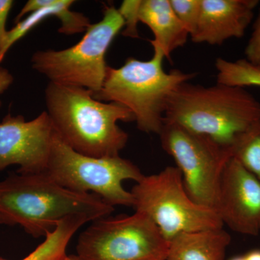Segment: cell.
Here are the masks:
<instances>
[{"label": "cell", "instance_id": "cell-1", "mask_svg": "<svg viewBox=\"0 0 260 260\" xmlns=\"http://www.w3.org/2000/svg\"><path fill=\"white\" fill-rule=\"evenodd\" d=\"M114 210L100 197L67 189L44 172L17 173L0 181V223L20 225L35 238L46 237L70 217L93 222Z\"/></svg>", "mask_w": 260, "mask_h": 260}, {"label": "cell", "instance_id": "cell-2", "mask_svg": "<svg viewBox=\"0 0 260 260\" xmlns=\"http://www.w3.org/2000/svg\"><path fill=\"white\" fill-rule=\"evenodd\" d=\"M88 89L49 82L45 89L48 115L65 144L88 156L119 155L129 135L119 121H135L129 109L94 99Z\"/></svg>", "mask_w": 260, "mask_h": 260}, {"label": "cell", "instance_id": "cell-3", "mask_svg": "<svg viewBox=\"0 0 260 260\" xmlns=\"http://www.w3.org/2000/svg\"><path fill=\"white\" fill-rule=\"evenodd\" d=\"M260 119V103L244 88L181 84L171 97L164 123L205 135L230 148L241 133Z\"/></svg>", "mask_w": 260, "mask_h": 260}, {"label": "cell", "instance_id": "cell-4", "mask_svg": "<svg viewBox=\"0 0 260 260\" xmlns=\"http://www.w3.org/2000/svg\"><path fill=\"white\" fill-rule=\"evenodd\" d=\"M153 51L149 60L129 57L120 68L108 66L102 88L93 96L100 102L120 104L133 113L138 129L159 135L171 97L181 84L198 74L179 70L167 73L162 66L165 56Z\"/></svg>", "mask_w": 260, "mask_h": 260}, {"label": "cell", "instance_id": "cell-5", "mask_svg": "<svg viewBox=\"0 0 260 260\" xmlns=\"http://www.w3.org/2000/svg\"><path fill=\"white\" fill-rule=\"evenodd\" d=\"M124 26L119 10L107 7L102 20L90 24L78 44L62 50L34 53L32 68L51 83L81 87L96 93L107 75V50Z\"/></svg>", "mask_w": 260, "mask_h": 260}, {"label": "cell", "instance_id": "cell-6", "mask_svg": "<svg viewBox=\"0 0 260 260\" xmlns=\"http://www.w3.org/2000/svg\"><path fill=\"white\" fill-rule=\"evenodd\" d=\"M131 193L135 211L151 219L168 242L182 234L223 229L216 210L191 199L177 167L144 176Z\"/></svg>", "mask_w": 260, "mask_h": 260}, {"label": "cell", "instance_id": "cell-7", "mask_svg": "<svg viewBox=\"0 0 260 260\" xmlns=\"http://www.w3.org/2000/svg\"><path fill=\"white\" fill-rule=\"evenodd\" d=\"M44 173L67 189L92 193L113 207L133 208L134 198L124 189L123 181L138 183L144 177L139 168L120 155L95 158L75 151L56 131Z\"/></svg>", "mask_w": 260, "mask_h": 260}, {"label": "cell", "instance_id": "cell-8", "mask_svg": "<svg viewBox=\"0 0 260 260\" xmlns=\"http://www.w3.org/2000/svg\"><path fill=\"white\" fill-rule=\"evenodd\" d=\"M169 242L144 213L104 217L80 234L79 260H167Z\"/></svg>", "mask_w": 260, "mask_h": 260}, {"label": "cell", "instance_id": "cell-9", "mask_svg": "<svg viewBox=\"0 0 260 260\" xmlns=\"http://www.w3.org/2000/svg\"><path fill=\"white\" fill-rule=\"evenodd\" d=\"M158 135L162 148L175 160L191 199L215 210L222 175L232 158L230 148L169 123H164Z\"/></svg>", "mask_w": 260, "mask_h": 260}, {"label": "cell", "instance_id": "cell-10", "mask_svg": "<svg viewBox=\"0 0 260 260\" xmlns=\"http://www.w3.org/2000/svg\"><path fill=\"white\" fill-rule=\"evenodd\" d=\"M54 132L47 112L28 121L7 114L0 123V172L13 165L18 174L45 172Z\"/></svg>", "mask_w": 260, "mask_h": 260}, {"label": "cell", "instance_id": "cell-11", "mask_svg": "<svg viewBox=\"0 0 260 260\" xmlns=\"http://www.w3.org/2000/svg\"><path fill=\"white\" fill-rule=\"evenodd\" d=\"M223 225L248 236L260 233V180L232 158L224 169L215 208Z\"/></svg>", "mask_w": 260, "mask_h": 260}, {"label": "cell", "instance_id": "cell-12", "mask_svg": "<svg viewBox=\"0 0 260 260\" xmlns=\"http://www.w3.org/2000/svg\"><path fill=\"white\" fill-rule=\"evenodd\" d=\"M258 0H201L198 25L191 35L196 44L221 45L244 37L254 18Z\"/></svg>", "mask_w": 260, "mask_h": 260}, {"label": "cell", "instance_id": "cell-13", "mask_svg": "<svg viewBox=\"0 0 260 260\" xmlns=\"http://www.w3.org/2000/svg\"><path fill=\"white\" fill-rule=\"evenodd\" d=\"M73 0H29L15 19V27L8 30L0 51V62L15 43L49 17H56L61 22L59 32L73 35L86 31L90 20L85 15L72 11Z\"/></svg>", "mask_w": 260, "mask_h": 260}, {"label": "cell", "instance_id": "cell-14", "mask_svg": "<svg viewBox=\"0 0 260 260\" xmlns=\"http://www.w3.org/2000/svg\"><path fill=\"white\" fill-rule=\"evenodd\" d=\"M139 18L153 32L154 39L150 42L153 49L161 51L165 58L185 45L190 37L174 13L170 0H142Z\"/></svg>", "mask_w": 260, "mask_h": 260}, {"label": "cell", "instance_id": "cell-15", "mask_svg": "<svg viewBox=\"0 0 260 260\" xmlns=\"http://www.w3.org/2000/svg\"><path fill=\"white\" fill-rule=\"evenodd\" d=\"M231 242L223 229L180 234L169 242L167 260H223Z\"/></svg>", "mask_w": 260, "mask_h": 260}, {"label": "cell", "instance_id": "cell-16", "mask_svg": "<svg viewBox=\"0 0 260 260\" xmlns=\"http://www.w3.org/2000/svg\"><path fill=\"white\" fill-rule=\"evenodd\" d=\"M215 65L217 83L244 88L248 86L260 88V66L246 59L229 61L220 57L216 59Z\"/></svg>", "mask_w": 260, "mask_h": 260}, {"label": "cell", "instance_id": "cell-17", "mask_svg": "<svg viewBox=\"0 0 260 260\" xmlns=\"http://www.w3.org/2000/svg\"><path fill=\"white\" fill-rule=\"evenodd\" d=\"M230 150L232 158L260 180V119L236 138Z\"/></svg>", "mask_w": 260, "mask_h": 260}, {"label": "cell", "instance_id": "cell-18", "mask_svg": "<svg viewBox=\"0 0 260 260\" xmlns=\"http://www.w3.org/2000/svg\"><path fill=\"white\" fill-rule=\"evenodd\" d=\"M170 3L174 13L191 37L199 20L201 0H170Z\"/></svg>", "mask_w": 260, "mask_h": 260}, {"label": "cell", "instance_id": "cell-19", "mask_svg": "<svg viewBox=\"0 0 260 260\" xmlns=\"http://www.w3.org/2000/svg\"><path fill=\"white\" fill-rule=\"evenodd\" d=\"M142 0H124L118 9L124 22L122 35L137 39L139 38L138 24L140 22L139 11Z\"/></svg>", "mask_w": 260, "mask_h": 260}, {"label": "cell", "instance_id": "cell-20", "mask_svg": "<svg viewBox=\"0 0 260 260\" xmlns=\"http://www.w3.org/2000/svg\"><path fill=\"white\" fill-rule=\"evenodd\" d=\"M246 59L260 66V11L256 17L250 39L245 48Z\"/></svg>", "mask_w": 260, "mask_h": 260}, {"label": "cell", "instance_id": "cell-21", "mask_svg": "<svg viewBox=\"0 0 260 260\" xmlns=\"http://www.w3.org/2000/svg\"><path fill=\"white\" fill-rule=\"evenodd\" d=\"M14 2L13 0H0V51L3 47L8 30L6 29L7 20Z\"/></svg>", "mask_w": 260, "mask_h": 260}, {"label": "cell", "instance_id": "cell-22", "mask_svg": "<svg viewBox=\"0 0 260 260\" xmlns=\"http://www.w3.org/2000/svg\"><path fill=\"white\" fill-rule=\"evenodd\" d=\"M13 75L5 68H0V95L5 93L8 88L11 86L13 83ZM2 102L0 99V108H1Z\"/></svg>", "mask_w": 260, "mask_h": 260}, {"label": "cell", "instance_id": "cell-23", "mask_svg": "<svg viewBox=\"0 0 260 260\" xmlns=\"http://www.w3.org/2000/svg\"><path fill=\"white\" fill-rule=\"evenodd\" d=\"M244 256L245 260H260V249H253Z\"/></svg>", "mask_w": 260, "mask_h": 260}, {"label": "cell", "instance_id": "cell-24", "mask_svg": "<svg viewBox=\"0 0 260 260\" xmlns=\"http://www.w3.org/2000/svg\"><path fill=\"white\" fill-rule=\"evenodd\" d=\"M61 260H79V259H78V256L76 255H68L67 254L64 259Z\"/></svg>", "mask_w": 260, "mask_h": 260}, {"label": "cell", "instance_id": "cell-25", "mask_svg": "<svg viewBox=\"0 0 260 260\" xmlns=\"http://www.w3.org/2000/svg\"><path fill=\"white\" fill-rule=\"evenodd\" d=\"M229 260H245V258H244V256H237L231 258Z\"/></svg>", "mask_w": 260, "mask_h": 260}]
</instances>
